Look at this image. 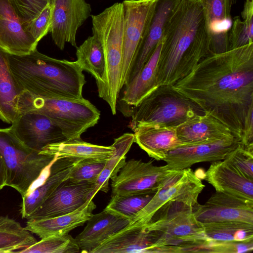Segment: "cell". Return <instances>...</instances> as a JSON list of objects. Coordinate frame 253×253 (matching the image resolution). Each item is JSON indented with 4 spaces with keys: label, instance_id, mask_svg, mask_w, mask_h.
Here are the masks:
<instances>
[{
    "label": "cell",
    "instance_id": "cell-18",
    "mask_svg": "<svg viewBox=\"0 0 253 253\" xmlns=\"http://www.w3.org/2000/svg\"><path fill=\"white\" fill-rule=\"evenodd\" d=\"M80 160L71 157H56L48 167L42 181L22 197L21 209L22 218H27L61 182L68 178L73 168Z\"/></svg>",
    "mask_w": 253,
    "mask_h": 253
},
{
    "label": "cell",
    "instance_id": "cell-31",
    "mask_svg": "<svg viewBox=\"0 0 253 253\" xmlns=\"http://www.w3.org/2000/svg\"><path fill=\"white\" fill-rule=\"evenodd\" d=\"M134 142V135L125 133L115 139L112 145L115 148L113 155L106 162L105 167L95 182V191L107 193L109 179H113L126 163V154Z\"/></svg>",
    "mask_w": 253,
    "mask_h": 253
},
{
    "label": "cell",
    "instance_id": "cell-17",
    "mask_svg": "<svg viewBox=\"0 0 253 253\" xmlns=\"http://www.w3.org/2000/svg\"><path fill=\"white\" fill-rule=\"evenodd\" d=\"M29 33L9 0H0V49L7 54L24 55L37 49Z\"/></svg>",
    "mask_w": 253,
    "mask_h": 253
},
{
    "label": "cell",
    "instance_id": "cell-16",
    "mask_svg": "<svg viewBox=\"0 0 253 253\" xmlns=\"http://www.w3.org/2000/svg\"><path fill=\"white\" fill-rule=\"evenodd\" d=\"M240 143L237 138H233L212 143L182 145L169 151L164 161L169 169L182 170L200 162L223 160Z\"/></svg>",
    "mask_w": 253,
    "mask_h": 253
},
{
    "label": "cell",
    "instance_id": "cell-7",
    "mask_svg": "<svg viewBox=\"0 0 253 253\" xmlns=\"http://www.w3.org/2000/svg\"><path fill=\"white\" fill-rule=\"evenodd\" d=\"M133 108L132 130L138 126L176 128L205 113L170 85H159Z\"/></svg>",
    "mask_w": 253,
    "mask_h": 253
},
{
    "label": "cell",
    "instance_id": "cell-19",
    "mask_svg": "<svg viewBox=\"0 0 253 253\" xmlns=\"http://www.w3.org/2000/svg\"><path fill=\"white\" fill-rule=\"evenodd\" d=\"M176 130L182 145L236 138L229 127L208 113L195 116L177 127Z\"/></svg>",
    "mask_w": 253,
    "mask_h": 253
},
{
    "label": "cell",
    "instance_id": "cell-11",
    "mask_svg": "<svg viewBox=\"0 0 253 253\" xmlns=\"http://www.w3.org/2000/svg\"><path fill=\"white\" fill-rule=\"evenodd\" d=\"M171 172L166 165L129 160L111 180V196L155 194Z\"/></svg>",
    "mask_w": 253,
    "mask_h": 253
},
{
    "label": "cell",
    "instance_id": "cell-6",
    "mask_svg": "<svg viewBox=\"0 0 253 253\" xmlns=\"http://www.w3.org/2000/svg\"><path fill=\"white\" fill-rule=\"evenodd\" d=\"M17 110L19 114L35 111L45 115L60 128L67 140L81 139L100 117L99 110L84 98H43L26 91L19 96Z\"/></svg>",
    "mask_w": 253,
    "mask_h": 253
},
{
    "label": "cell",
    "instance_id": "cell-43",
    "mask_svg": "<svg viewBox=\"0 0 253 253\" xmlns=\"http://www.w3.org/2000/svg\"><path fill=\"white\" fill-rule=\"evenodd\" d=\"M241 17L244 21L253 26V0H245Z\"/></svg>",
    "mask_w": 253,
    "mask_h": 253
},
{
    "label": "cell",
    "instance_id": "cell-28",
    "mask_svg": "<svg viewBox=\"0 0 253 253\" xmlns=\"http://www.w3.org/2000/svg\"><path fill=\"white\" fill-rule=\"evenodd\" d=\"M114 150L112 145L110 146L98 145L80 139L48 145L41 152L57 158L71 157L106 161L113 155Z\"/></svg>",
    "mask_w": 253,
    "mask_h": 253
},
{
    "label": "cell",
    "instance_id": "cell-32",
    "mask_svg": "<svg viewBox=\"0 0 253 253\" xmlns=\"http://www.w3.org/2000/svg\"><path fill=\"white\" fill-rule=\"evenodd\" d=\"M77 62L83 71L91 74L96 83L100 81L105 68L103 47L93 36L88 37L76 50Z\"/></svg>",
    "mask_w": 253,
    "mask_h": 253
},
{
    "label": "cell",
    "instance_id": "cell-2",
    "mask_svg": "<svg viewBox=\"0 0 253 253\" xmlns=\"http://www.w3.org/2000/svg\"><path fill=\"white\" fill-rule=\"evenodd\" d=\"M206 13L201 0H180L164 28L157 66L158 85H172L211 53Z\"/></svg>",
    "mask_w": 253,
    "mask_h": 253
},
{
    "label": "cell",
    "instance_id": "cell-29",
    "mask_svg": "<svg viewBox=\"0 0 253 253\" xmlns=\"http://www.w3.org/2000/svg\"><path fill=\"white\" fill-rule=\"evenodd\" d=\"M23 90L10 70L7 54L0 49V120L12 124L19 115L18 98Z\"/></svg>",
    "mask_w": 253,
    "mask_h": 253
},
{
    "label": "cell",
    "instance_id": "cell-25",
    "mask_svg": "<svg viewBox=\"0 0 253 253\" xmlns=\"http://www.w3.org/2000/svg\"><path fill=\"white\" fill-rule=\"evenodd\" d=\"M95 208L93 198H90L71 213L51 218L28 219L25 228L41 239L52 235L67 234L87 221Z\"/></svg>",
    "mask_w": 253,
    "mask_h": 253
},
{
    "label": "cell",
    "instance_id": "cell-20",
    "mask_svg": "<svg viewBox=\"0 0 253 253\" xmlns=\"http://www.w3.org/2000/svg\"><path fill=\"white\" fill-rule=\"evenodd\" d=\"M180 0H158L146 37L131 65L126 85L150 58L162 40L165 25Z\"/></svg>",
    "mask_w": 253,
    "mask_h": 253
},
{
    "label": "cell",
    "instance_id": "cell-15",
    "mask_svg": "<svg viewBox=\"0 0 253 253\" xmlns=\"http://www.w3.org/2000/svg\"><path fill=\"white\" fill-rule=\"evenodd\" d=\"M10 127L27 147L41 152L48 145L67 140L60 128L45 115L35 111L19 114Z\"/></svg>",
    "mask_w": 253,
    "mask_h": 253
},
{
    "label": "cell",
    "instance_id": "cell-40",
    "mask_svg": "<svg viewBox=\"0 0 253 253\" xmlns=\"http://www.w3.org/2000/svg\"><path fill=\"white\" fill-rule=\"evenodd\" d=\"M52 9L51 2L48 4L39 15L28 25V32L38 43L48 32H50Z\"/></svg>",
    "mask_w": 253,
    "mask_h": 253
},
{
    "label": "cell",
    "instance_id": "cell-8",
    "mask_svg": "<svg viewBox=\"0 0 253 253\" xmlns=\"http://www.w3.org/2000/svg\"><path fill=\"white\" fill-rule=\"evenodd\" d=\"M0 155L6 169V186L14 188L22 197L56 158L25 146L10 127L0 128Z\"/></svg>",
    "mask_w": 253,
    "mask_h": 253
},
{
    "label": "cell",
    "instance_id": "cell-36",
    "mask_svg": "<svg viewBox=\"0 0 253 253\" xmlns=\"http://www.w3.org/2000/svg\"><path fill=\"white\" fill-rule=\"evenodd\" d=\"M106 161L81 159L73 168L68 178L75 182L95 183L103 169Z\"/></svg>",
    "mask_w": 253,
    "mask_h": 253
},
{
    "label": "cell",
    "instance_id": "cell-14",
    "mask_svg": "<svg viewBox=\"0 0 253 253\" xmlns=\"http://www.w3.org/2000/svg\"><path fill=\"white\" fill-rule=\"evenodd\" d=\"M193 214L203 225L237 221L253 224V202L216 192L204 204H197Z\"/></svg>",
    "mask_w": 253,
    "mask_h": 253
},
{
    "label": "cell",
    "instance_id": "cell-30",
    "mask_svg": "<svg viewBox=\"0 0 253 253\" xmlns=\"http://www.w3.org/2000/svg\"><path fill=\"white\" fill-rule=\"evenodd\" d=\"M37 242L20 223L7 216H0V253H20Z\"/></svg>",
    "mask_w": 253,
    "mask_h": 253
},
{
    "label": "cell",
    "instance_id": "cell-21",
    "mask_svg": "<svg viewBox=\"0 0 253 253\" xmlns=\"http://www.w3.org/2000/svg\"><path fill=\"white\" fill-rule=\"evenodd\" d=\"M204 178L216 192L253 202V180L245 176L224 160L213 162Z\"/></svg>",
    "mask_w": 253,
    "mask_h": 253
},
{
    "label": "cell",
    "instance_id": "cell-44",
    "mask_svg": "<svg viewBox=\"0 0 253 253\" xmlns=\"http://www.w3.org/2000/svg\"><path fill=\"white\" fill-rule=\"evenodd\" d=\"M6 169L3 160L0 155V190L6 186Z\"/></svg>",
    "mask_w": 253,
    "mask_h": 253
},
{
    "label": "cell",
    "instance_id": "cell-37",
    "mask_svg": "<svg viewBox=\"0 0 253 253\" xmlns=\"http://www.w3.org/2000/svg\"><path fill=\"white\" fill-rule=\"evenodd\" d=\"M224 160L245 176L253 180V148L246 147L240 143L227 154Z\"/></svg>",
    "mask_w": 253,
    "mask_h": 253
},
{
    "label": "cell",
    "instance_id": "cell-42",
    "mask_svg": "<svg viewBox=\"0 0 253 253\" xmlns=\"http://www.w3.org/2000/svg\"><path fill=\"white\" fill-rule=\"evenodd\" d=\"M253 106L249 109L245 120L241 143L247 148H253Z\"/></svg>",
    "mask_w": 253,
    "mask_h": 253
},
{
    "label": "cell",
    "instance_id": "cell-38",
    "mask_svg": "<svg viewBox=\"0 0 253 253\" xmlns=\"http://www.w3.org/2000/svg\"><path fill=\"white\" fill-rule=\"evenodd\" d=\"M19 17L27 28L35 18L53 0H9Z\"/></svg>",
    "mask_w": 253,
    "mask_h": 253
},
{
    "label": "cell",
    "instance_id": "cell-26",
    "mask_svg": "<svg viewBox=\"0 0 253 253\" xmlns=\"http://www.w3.org/2000/svg\"><path fill=\"white\" fill-rule=\"evenodd\" d=\"M133 130L134 142L149 157L158 161H164L169 151L182 145L176 128L138 126Z\"/></svg>",
    "mask_w": 253,
    "mask_h": 253
},
{
    "label": "cell",
    "instance_id": "cell-35",
    "mask_svg": "<svg viewBox=\"0 0 253 253\" xmlns=\"http://www.w3.org/2000/svg\"><path fill=\"white\" fill-rule=\"evenodd\" d=\"M80 251L75 239L67 234L42 238L20 253H73Z\"/></svg>",
    "mask_w": 253,
    "mask_h": 253
},
{
    "label": "cell",
    "instance_id": "cell-34",
    "mask_svg": "<svg viewBox=\"0 0 253 253\" xmlns=\"http://www.w3.org/2000/svg\"><path fill=\"white\" fill-rule=\"evenodd\" d=\"M154 194L113 195L104 210L130 222L149 202Z\"/></svg>",
    "mask_w": 253,
    "mask_h": 253
},
{
    "label": "cell",
    "instance_id": "cell-1",
    "mask_svg": "<svg viewBox=\"0 0 253 253\" xmlns=\"http://www.w3.org/2000/svg\"><path fill=\"white\" fill-rule=\"evenodd\" d=\"M172 86L226 125L241 142L253 106V42L208 54Z\"/></svg>",
    "mask_w": 253,
    "mask_h": 253
},
{
    "label": "cell",
    "instance_id": "cell-24",
    "mask_svg": "<svg viewBox=\"0 0 253 253\" xmlns=\"http://www.w3.org/2000/svg\"><path fill=\"white\" fill-rule=\"evenodd\" d=\"M130 221L104 210L92 214L84 229L75 238L82 253H91L107 238L129 224Z\"/></svg>",
    "mask_w": 253,
    "mask_h": 253
},
{
    "label": "cell",
    "instance_id": "cell-9",
    "mask_svg": "<svg viewBox=\"0 0 253 253\" xmlns=\"http://www.w3.org/2000/svg\"><path fill=\"white\" fill-rule=\"evenodd\" d=\"M205 186L189 168L171 170L149 202L129 224L145 225L159 210L171 203L182 202L194 207L198 204L199 195Z\"/></svg>",
    "mask_w": 253,
    "mask_h": 253
},
{
    "label": "cell",
    "instance_id": "cell-10",
    "mask_svg": "<svg viewBox=\"0 0 253 253\" xmlns=\"http://www.w3.org/2000/svg\"><path fill=\"white\" fill-rule=\"evenodd\" d=\"M158 0H125L121 87L125 85L134 58L148 31Z\"/></svg>",
    "mask_w": 253,
    "mask_h": 253
},
{
    "label": "cell",
    "instance_id": "cell-27",
    "mask_svg": "<svg viewBox=\"0 0 253 253\" xmlns=\"http://www.w3.org/2000/svg\"><path fill=\"white\" fill-rule=\"evenodd\" d=\"M163 38L153 53L137 74L126 84L121 101L136 107L152 90L158 87L157 66Z\"/></svg>",
    "mask_w": 253,
    "mask_h": 253
},
{
    "label": "cell",
    "instance_id": "cell-23",
    "mask_svg": "<svg viewBox=\"0 0 253 253\" xmlns=\"http://www.w3.org/2000/svg\"><path fill=\"white\" fill-rule=\"evenodd\" d=\"M155 242L144 226L128 224L105 240L91 253H153Z\"/></svg>",
    "mask_w": 253,
    "mask_h": 253
},
{
    "label": "cell",
    "instance_id": "cell-5",
    "mask_svg": "<svg viewBox=\"0 0 253 253\" xmlns=\"http://www.w3.org/2000/svg\"><path fill=\"white\" fill-rule=\"evenodd\" d=\"M193 207L175 202L159 210L144 225L155 242L154 253L170 247L171 253L197 252L208 240L203 225L196 219Z\"/></svg>",
    "mask_w": 253,
    "mask_h": 253
},
{
    "label": "cell",
    "instance_id": "cell-39",
    "mask_svg": "<svg viewBox=\"0 0 253 253\" xmlns=\"http://www.w3.org/2000/svg\"><path fill=\"white\" fill-rule=\"evenodd\" d=\"M230 49L238 48L253 42V26H251L239 16L234 18L229 33Z\"/></svg>",
    "mask_w": 253,
    "mask_h": 253
},
{
    "label": "cell",
    "instance_id": "cell-12",
    "mask_svg": "<svg viewBox=\"0 0 253 253\" xmlns=\"http://www.w3.org/2000/svg\"><path fill=\"white\" fill-rule=\"evenodd\" d=\"M96 193L94 183L75 182L67 178L27 219L48 218L71 213L93 198Z\"/></svg>",
    "mask_w": 253,
    "mask_h": 253
},
{
    "label": "cell",
    "instance_id": "cell-3",
    "mask_svg": "<svg viewBox=\"0 0 253 253\" xmlns=\"http://www.w3.org/2000/svg\"><path fill=\"white\" fill-rule=\"evenodd\" d=\"M7 58L11 73L23 91L43 98H83L86 81L76 61L54 58L37 49L24 55L7 54Z\"/></svg>",
    "mask_w": 253,
    "mask_h": 253
},
{
    "label": "cell",
    "instance_id": "cell-22",
    "mask_svg": "<svg viewBox=\"0 0 253 253\" xmlns=\"http://www.w3.org/2000/svg\"><path fill=\"white\" fill-rule=\"evenodd\" d=\"M201 0L206 13L211 53H219L230 50L228 35L232 24L231 11L236 0Z\"/></svg>",
    "mask_w": 253,
    "mask_h": 253
},
{
    "label": "cell",
    "instance_id": "cell-33",
    "mask_svg": "<svg viewBox=\"0 0 253 253\" xmlns=\"http://www.w3.org/2000/svg\"><path fill=\"white\" fill-rule=\"evenodd\" d=\"M209 240L217 242H246L253 240V224L229 221L203 225Z\"/></svg>",
    "mask_w": 253,
    "mask_h": 253
},
{
    "label": "cell",
    "instance_id": "cell-4",
    "mask_svg": "<svg viewBox=\"0 0 253 253\" xmlns=\"http://www.w3.org/2000/svg\"><path fill=\"white\" fill-rule=\"evenodd\" d=\"M92 35L100 42L105 57L104 71L96 83L98 96L109 105L115 115L121 89L123 56L124 8L116 2L97 15H91Z\"/></svg>",
    "mask_w": 253,
    "mask_h": 253
},
{
    "label": "cell",
    "instance_id": "cell-41",
    "mask_svg": "<svg viewBox=\"0 0 253 253\" xmlns=\"http://www.w3.org/2000/svg\"><path fill=\"white\" fill-rule=\"evenodd\" d=\"M253 249V240L246 242H217L209 240L203 247L204 253H241Z\"/></svg>",
    "mask_w": 253,
    "mask_h": 253
},
{
    "label": "cell",
    "instance_id": "cell-13",
    "mask_svg": "<svg viewBox=\"0 0 253 253\" xmlns=\"http://www.w3.org/2000/svg\"><path fill=\"white\" fill-rule=\"evenodd\" d=\"M50 32L56 45L63 50L66 43L77 47L78 29L91 16L85 0H53Z\"/></svg>",
    "mask_w": 253,
    "mask_h": 253
}]
</instances>
